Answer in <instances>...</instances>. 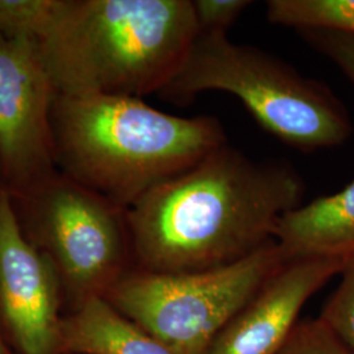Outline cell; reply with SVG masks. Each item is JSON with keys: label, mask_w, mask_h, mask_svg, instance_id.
Listing matches in <instances>:
<instances>
[{"label": "cell", "mask_w": 354, "mask_h": 354, "mask_svg": "<svg viewBox=\"0 0 354 354\" xmlns=\"http://www.w3.org/2000/svg\"><path fill=\"white\" fill-rule=\"evenodd\" d=\"M270 23L298 30H328L354 37V0H269Z\"/></svg>", "instance_id": "obj_12"}, {"label": "cell", "mask_w": 354, "mask_h": 354, "mask_svg": "<svg viewBox=\"0 0 354 354\" xmlns=\"http://www.w3.org/2000/svg\"><path fill=\"white\" fill-rule=\"evenodd\" d=\"M62 354H174L102 297L62 319Z\"/></svg>", "instance_id": "obj_11"}, {"label": "cell", "mask_w": 354, "mask_h": 354, "mask_svg": "<svg viewBox=\"0 0 354 354\" xmlns=\"http://www.w3.org/2000/svg\"><path fill=\"white\" fill-rule=\"evenodd\" d=\"M251 4L248 0H194L200 33H227L228 28Z\"/></svg>", "instance_id": "obj_15"}, {"label": "cell", "mask_w": 354, "mask_h": 354, "mask_svg": "<svg viewBox=\"0 0 354 354\" xmlns=\"http://www.w3.org/2000/svg\"><path fill=\"white\" fill-rule=\"evenodd\" d=\"M274 241L289 260L354 259V181L344 189L299 205L281 216Z\"/></svg>", "instance_id": "obj_10"}, {"label": "cell", "mask_w": 354, "mask_h": 354, "mask_svg": "<svg viewBox=\"0 0 354 354\" xmlns=\"http://www.w3.org/2000/svg\"><path fill=\"white\" fill-rule=\"evenodd\" d=\"M304 190L290 165L225 143L127 209L134 268L177 274L238 263L274 241Z\"/></svg>", "instance_id": "obj_1"}, {"label": "cell", "mask_w": 354, "mask_h": 354, "mask_svg": "<svg viewBox=\"0 0 354 354\" xmlns=\"http://www.w3.org/2000/svg\"><path fill=\"white\" fill-rule=\"evenodd\" d=\"M346 261L327 257L288 260L213 342L207 354H276L297 327L304 304Z\"/></svg>", "instance_id": "obj_9"}, {"label": "cell", "mask_w": 354, "mask_h": 354, "mask_svg": "<svg viewBox=\"0 0 354 354\" xmlns=\"http://www.w3.org/2000/svg\"><path fill=\"white\" fill-rule=\"evenodd\" d=\"M200 33L193 0H53L36 42L59 95L162 93Z\"/></svg>", "instance_id": "obj_2"}, {"label": "cell", "mask_w": 354, "mask_h": 354, "mask_svg": "<svg viewBox=\"0 0 354 354\" xmlns=\"http://www.w3.org/2000/svg\"><path fill=\"white\" fill-rule=\"evenodd\" d=\"M276 354H354L322 320H311L297 327Z\"/></svg>", "instance_id": "obj_13"}, {"label": "cell", "mask_w": 354, "mask_h": 354, "mask_svg": "<svg viewBox=\"0 0 354 354\" xmlns=\"http://www.w3.org/2000/svg\"><path fill=\"white\" fill-rule=\"evenodd\" d=\"M0 354H12L11 353V351H10V348L7 346V344L4 342V339H3L1 335H0Z\"/></svg>", "instance_id": "obj_17"}, {"label": "cell", "mask_w": 354, "mask_h": 354, "mask_svg": "<svg viewBox=\"0 0 354 354\" xmlns=\"http://www.w3.org/2000/svg\"><path fill=\"white\" fill-rule=\"evenodd\" d=\"M289 259L276 241L231 266L193 273L130 269L104 299L174 354H207L219 333Z\"/></svg>", "instance_id": "obj_5"}, {"label": "cell", "mask_w": 354, "mask_h": 354, "mask_svg": "<svg viewBox=\"0 0 354 354\" xmlns=\"http://www.w3.org/2000/svg\"><path fill=\"white\" fill-rule=\"evenodd\" d=\"M320 319L354 353V259L342 270V282Z\"/></svg>", "instance_id": "obj_14"}, {"label": "cell", "mask_w": 354, "mask_h": 354, "mask_svg": "<svg viewBox=\"0 0 354 354\" xmlns=\"http://www.w3.org/2000/svg\"><path fill=\"white\" fill-rule=\"evenodd\" d=\"M12 201L23 232L54 263L74 308L104 298L134 268L127 209L64 172Z\"/></svg>", "instance_id": "obj_6"}, {"label": "cell", "mask_w": 354, "mask_h": 354, "mask_svg": "<svg viewBox=\"0 0 354 354\" xmlns=\"http://www.w3.org/2000/svg\"><path fill=\"white\" fill-rule=\"evenodd\" d=\"M57 95L37 42L0 36V185L12 200L59 172L51 124Z\"/></svg>", "instance_id": "obj_7"}, {"label": "cell", "mask_w": 354, "mask_h": 354, "mask_svg": "<svg viewBox=\"0 0 354 354\" xmlns=\"http://www.w3.org/2000/svg\"><path fill=\"white\" fill-rule=\"evenodd\" d=\"M301 33L354 83V37L328 30H301Z\"/></svg>", "instance_id": "obj_16"}, {"label": "cell", "mask_w": 354, "mask_h": 354, "mask_svg": "<svg viewBox=\"0 0 354 354\" xmlns=\"http://www.w3.org/2000/svg\"><path fill=\"white\" fill-rule=\"evenodd\" d=\"M62 301L57 268L26 238L0 185V335L19 354H62Z\"/></svg>", "instance_id": "obj_8"}, {"label": "cell", "mask_w": 354, "mask_h": 354, "mask_svg": "<svg viewBox=\"0 0 354 354\" xmlns=\"http://www.w3.org/2000/svg\"><path fill=\"white\" fill-rule=\"evenodd\" d=\"M206 91L236 96L274 137L304 151L329 149L352 134L346 109L323 83L227 33H198L174 80L160 93L184 104Z\"/></svg>", "instance_id": "obj_4"}, {"label": "cell", "mask_w": 354, "mask_h": 354, "mask_svg": "<svg viewBox=\"0 0 354 354\" xmlns=\"http://www.w3.org/2000/svg\"><path fill=\"white\" fill-rule=\"evenodd\" d=\"M51 124L58 169L125 209L227 143L214 117H178L129 96L58 93Z\"/></svg>", "instance_id": "obj_3"}]
</instances>
